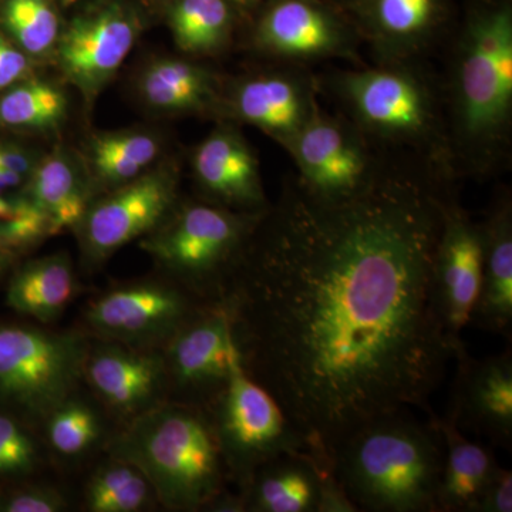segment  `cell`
Segmentation results:
<instances>
[{"instance_id":"1f68e13d","label":"cell","mask_w":512,"mask_h":512,"mask_svg":"<svg viewBox=\"0 0 512 512\" xmlns=\"http://www.w3.org/2000/svg\"><path fill=\"white\" fill-rule=\"evenodd\" d=\"M40 451L16 417L0 413V477L29 476L39 466Z\"/></svg>"},{"instance_id":"d6a6232c","label":"cell","mask_w":512,"mask_h":512,"mask_svg":"<svg viewBox=\"0 0 512 512\" xmlns=\"http://www.w3.org/2000/svg\"><path fill=\"white\" fill-rule=\"evenodd\" d=\"M49 235H53L50 221L28 195L18 197L15 214L9 220L0 221V248L8 254L35 245Z\"/></svg>"},{"instance_id":"8d00e7d4","label":"cell","mask_w":512,"mask_h":512,"mask_svg":"<svg viewBox=\"0 0 512 512\" xmlns=\"http://www.w3.org/2000/svg\"><path fill=\"white\" fill-rule=\"evenodd\" d=\"M26 56L0 37V90L12 86L28 73Z\"/></svg>"},{"instance_id":"f546056e","label":"cell","mask_w":512,"mask_h":512,"mask_svg":"<svg viewBox=\"0 0 512 512\" xmlns=\"http://www.w3.org/2000/svg\"><path fill=\"white\" fill-rule=\"evenodd\" d=\"M64 94L52 84L33 80L0 99V123L12 127L49 128L66 114Z\"/></svg>"},{"instance_id":"74e56055","label":"cell","mask_w":512,"mask_h":512,"mask_svg":"<svg viewBox=\"0 0 512 512\" xmlns=\"http://www.w3.org/2000/svg\"><path fill=\"white\" fill-rule=\"evenodd\" d=\"M318 512H357L355 504L350 501L333 471L323 481Z\"/></svg>"},{"instance_id":"9c48e42d","label":"cell","mask_w":512,"mask_h":512,"mask_svg":"<svg viewBox=\"0 0 512 512\" xmlns=\"http://www.w3.org/2000/svg\"><path fill=\"white\" fill-rule=\"evenodd\" d=\"M298 168V183L313 197L342 201L372 187L392 163L345 116L319 110L284 144Z\"/></svg>"},{"instance_id":"f35d334b","label":"cell","mask_w":512,"mask_h":512,"mask_svg":"<svg viewBox=\"0 0 512 512\" xmlns=\"http://www.w3.org/2000/svg\"><path fill=\"white\" fill-rule=\"evenodd\" d=\"M0 168L23 175L29 171L30 160L25 151L19 148L0 147Z\"/></svg>"},{"instance_id":"7bdbcfd3","label":"cell","mask_w":512,"mask_h":512,"mask_svg":"<svg viewBox=\"0 0 512 512\" xmlns=\"http://www.w3.org/2000/svg\"><path fill=\"white\" fill-rule=\"evenodd\" d=\"M6 255H8V252L3 251V249L0 248V274H2L3 269H5Z\"/></svg>"},{"instance_id":"d6986e66","label":"cell","mask_w":512,"mask_h":512,"mask_svg":"<svg viewBox=\"0 0 512 512\" xmlns=\"http://www.w3.org/2000/svg\"><path fill=\"white\" fill-rule=\"evenodd\" d=\"M136 25L119 10H104L70 23L57 56L66 76L82 92L96 94L130 53Z\"/></svg>"},{"instance_id":"7a4b0ae2","label":"cell","mask_w":512,"mask_h":512,"mask_svg":"<svg viewBox=\"0 0 512 512\" xmlns=\"http://www.w3.org/2000/svg\"><path fill=\"white\" fill-rule=\"evenodd\" d=\"M447 126L454 163L493 173L507 158L512 131V9L484 3L468 13L451 53Z\"/></svg>"},{"instance_id":"60d3db41","label":"cell","mask_w":512,"mask_h":512,"mask_svg":"<svg viewBox=\"0 0 512 512\" xmlns=\"http://www.w3.org/2000/svg\"><path fill=\"white\" fill-rule=\"evenodd\" d=\"M20 181H22V175L0 168V192H6L9 188L18 187Z\"/></svg>"},{"instance_id":"5b68a950","label":"cell","mask_w":512,"mask_h":512,"mask_svg":"<svg viewBox=\"0 0 512 512\" xmlns=\"http://www.w3.org/2000/svg\"><path fill=\"white\" fill-rule=\"evenodd\" d=\"M109 453L136 466L168 510H205L228 481L210 417L192 404L165 402L128 421Z\"/></svg>"},{"instance_id":"4dcf8cb0","label":"cell","mask_w":512,"mask_h":512,"mask_svg":"<svg viewBox=\"0 0 512 512\" xmlns=\"http://www.w3.org/2000/svg\"><path fill=\"white\" fill-rule=\"evenodd\" d=\"M5 23L19 45L32 55L52 49L59 36V20L46 0H8Z\"/></svg>"},{"instance_id":"3957f363","label":"cell","mask_w":512,"mask_h":512,"mask_svg":"<svg viewBox=\"0 0 512 512\" xmlns=\"http://www.w3.org/2000/svg\"><path fill=\"white\" fill-rule=\"evenodd\" d=\"M406 409L366 421L330 454L332 471L357 511L437 512L444 440Z\"/></svg>"},{"instance_id":"83f0119b","label":"cell","mask_w":512,"mask_h":512,"mask_svg":"<svg viewBox=\"0 0 512 512\" xmlns=\"http://www.w3.org/2000/svg\"><path fill=\"white\" fill-rule=\"evenodd\" d=\"M174 40L184 52L208 55L227 43L231 12L227 0H178L171 13Z\"/></svg>"},{"instance_id":"603a6c76","label":"cell","mask_w":512,"mask_h":512,"mask_svg":"<svg viewBox=\"0 0 512 512\" xmlns=\"http://www.w3.org/2000/svg\"><path fill=\"white\" fill-rule=\"evenodd\" d=\"M444 440V463L436 495L437 512H476L485 484L498 466L490 447L466 439L446 416H436Z\"/></svg>"},{"instance_id":"ab89813d","label":"cell","mask_w":512,"mask_h":512,"mask_svg":"<svg viewBox=\"0 0 512 512\" xmlns=\"http://www.w3.org/2000/svg\"><path fill=\"white\" fill-rule=\"evenodd\" d=\"M18 198L6 197L5 192H0V221L9 220L16 211Z\"/></svg>"},{"instance_id":"8fae6325","label":"cell","mask_w":512,"mask_h":512,"mask_svg":"<svg viewBox=\"0 0 512 512\" xmlns=\"http://www.w3.org/2000/svg\"><path fill=\"white\" fill-rule=\"evenodd\" d=\"M175 402L205 409L242 365L225 301L205 303L163 349Z\"/></svg>"},{"instance_id":"9a60e30c","label":"cell","mask_w":512,"mask_h":512,"mask_svg":"<svg viewBox=\"0 0 512 512\" xmlns=\"http://www.w3.org/2000/svg\"><path fill=\"white\" fill-rule=\"evenodd\" d=\"M357 30L322 0H272L255 28L262 52L291 63L353 57Z\"/></svg>"},{"instance_id":"d590c367","label":"cell","mask_w":512,"mask_h":512,"mask_svg":"<svg viewBox=\"0 0 512 512\" xmlns=\"http://www.w3.org/2000/svg\"><path fill=\"white\" fill-rule=\"evenodd\" d=\"M100 138L104 143L109 144L110 147L116 148L117 151L123 153L124 156L130 157L131 160L143 165L144 168L156 158L158 153L156 140L153 137L146 136V134H106V136H101Z\"/></svg>"},{"instance_id":"d4e9b609","label":"cell","mask_w":512,"mask_h":512,"mask_svg":"<svg viewBox=\"0 0 512 512\" xmlns=\"http://www.w3.org/2000/svg\"><path fill=\"white\" fill-rule=\"evenodd\" d=\"M141 93L157 109L197 111L214 103L217 86L204 67L181 60H161L144 73Z\"/></svg>"},{"instance_id":"e0dca14e","label":"cell","mask_w":512,"mask_h":512,"mask_svg":"<svg viewBox=\"0 0 512 512\" xmlns=\"http://www.w3.org/2000/svg\"><path fill=\"white\" fill-rule=\"evenodd\" d=\"M357 33L377 63L412 62L439 37L447 0H353Z\"/></svg>"},{"instance_id":"4fadbf2b","label":"cell","mask_w":512,"mask_h":512,"mask_svg":"<svg viewBox=\"0 0 512 512\" xmlns=\"http://www.w3.org/2000/svg\"><path fill=\"white\" fill-rule=\"evenodd\" d=\"M175 180L170 173L143 175L89 205L77 225L84 254L97 264L128 242L151 234L173 211Z\"/></svg>"},{"instance_id":"ba28073f","label":"cell","mask_w":512,"mask_h":512,"mask_svg":"<svg viewBox=\"0 0 512 512\" xmlns=\"http://www.w3.org/2000/svg\"><path fill=\"white\" fill-rule=\"evenodd\" d=\"M204 410L217 437L227 480L239 490L256 468L282 454L313 451L325 456L293 426L272 394L249 376L244 365L232 372L224 389Z\"/></svg>"},{"instance_id":"7c38bea8","label":"cell","mask_w":512,"mask_h":512,"mask_svg":"<svg viewBox=\"0 0 512 512\" xmlns=\"http://www.w3.org/2000/svg\"><path fill=\"white\" fill-rule=\"evenodd\" d=\"M481 279V228L461 207L453 190L443 204V220L433 261L437 315L453 355L464 345L463 330L476 306Z\"/></svg>"},{"instance_id":"f6af8a7d","label":"cell","mask_w":512,"mask_h":512,"mask_svg":"<svg viewBox=\"0 0 512 512\" xmlns=\"http://www.w3.org/2000/svg\"><path fill=\"white\" fill-rule=\"evenodd\" d=\"M339 2L346 3V5H352L353 0H339Z\"/></svg>"},{"instance_id":"f1b7e54d","label":"cell","mask_w":512,"mask_h":512,"mask_svg":"<svg viewBox=\"0 0 512 512\" xmlns=\"http://www.w3.org/2000/svg\"><path fill=\"white\" fill-rule=\"evenodd\" d=\"M46 441L57 456H86L103 439V421L94 406L72 394L43 421Z\"/></svg>"},{"instance_id":"cb8c5ba5","label":"cell","mask_w":512,"mask_h":512,"mask_svg":"<svg viewBox=\"0 0 512 512\" xmlns=\"http://www.w3.org/2000/svg\"><path fill=\"white\" fill-rule=\"evenodd\" d=\"M77 279L66 255L29 262L13 276L6 301L10 308L40 323L59 319L73 301Z\"/></svg>"},{"instance_id":"ffe728a7","label":"cell","mask_w":512,"mask_h":512,"mask_svg":"<svg viewBox=\"0 0 512 512\" xmlns=\"http://www.w3.org/2000/svg\"><path fill=\"white\" fill-rule=\"evenodd\" d=\"M194 170L211 204L251 214L268 210L258 161L237 131H214L195 151Z\"/></svg>"},{"instance_id":"30bf717a","label":"cell","mask_w":512,"mask_h":512,"mask_svg":"<svg viewBox=\"0 0 512 512\" xmlns=\"http://www.w3.org/2000/svg\"><path fill=\"white\" fill-rule=\"evenodd\" d=\"M202 305L174 282H136L109 289L87 303L84 328L97 339L163 350Z\"/></svg>"},{"instance_id":"484cf974","label":"cell","mask_w":512,"mask_h":512,"mask_svg":"<svg viewBox=\"0 0 512 512\" xmlns=\"http://www.w3.org/2000/svg\"><path fill=\"white\" fill-rule=\"evenodd\" d=\"M28 197L45 212L53 234L77 228L89 201L76 171L60 154L46 158L33 173Z\"/></svg>"},{"instance_id":"5bb4252c","label":"cell","mask_w":512,"mask_h":512,"mask_svg":"<svg viewBox=\"0 0 512 512\" xmlns=\"http://www.w3.org/2000/svg\"><path fill=\"white\" fill-rule=\"evenodd\" d=\"M456 376L444 416L491 447L512 450V350L485 359L468 353L466 343L454 352Z\"/></svg>"},{"instance_id":"ee69618b","label":"cell","mask_w":512,"mask_h":512,"mask_svg":"<svg viewBox=\"0 0 512 512\" xmlns=\"http://www.w3.org/2000/svg\"><path fill=\"white\" fill-rule=\"evenodd\" d=\"M64 3H66V5H72V3H76L77 0H63Z\"/></svg>"},{"instance_id":"8992f818","label":"cell","mask_w":512,"mask_h":512,"mask_svg":"<svg viewBox=\"0 0 512 512\" xmlns=\"http://www.w3.org/2000/svg\"><path fill=\"white\" fill-rule=\"evenodd\" d=\"M197 202L170 214L143 241L171 282L201 303L225 301L262 215Z\"/></svg>"},{"instance_id":"4316f807","label":"cell","mask_w":512,"mask_h":512,"mask_svg":"<svg viewBox=\"0 0 512 512\" xmlns=\"http://www.w3.org/2000/svg\"><path fill=\"white\" fill-rule=\"evenodd\" d=\"M84 500L92 512H138L158 503L147 477L133 464L114 457L94 471Z\"/></svg>"},{"instance_id":"b9f144b4","label":"cell","mask_w":512,"mask_h":512,"mask_svg":"<svg viewBox=\"0 0 512 512\" xmlns=\"http://www.w3.org/2000/svg\"><path fill=\"white\" fill-rule=\"evenodd\" d=\"M227 2L231 3V5L249 6L254 5V3L258 2V0H227Z\"/></svg>"},{"instance_id":"44dd1931","label":"cell","mask_w":512,"mask_h":512,"mask_svg":"<svg viewBox=\"0 0 512 512\" xmlns=\"http://www.w3.org/2000/svg\"><path fill=\"white\" fill-rule=\"evenodd\" d=\"M481 228V279L470 323L494 335L512 336V198H494Z\"/></svg>"},{"instance_id":"6da1fadb","label":"cell","mask_w":512,"mask_h":512,"mask_svg":"<svg viewBox=\"0 0 512 512\" xmlns=\"http://www.w3.org/2000/svg\"><path fill=\"white\" fill-rule=\"evenodd\" d=\"M450 191L423 164H392L342 201L289 178L232 278L242 365L329 458L366 421L431 410L453 359L433 296Z\"/></svg>"},{"instance_id":"ac0fdd59","label":"cell","mask_w":512,"mask_h":512,"mask_svg":"<svg viewBox=\"0 0 512 512\" xmlns=\"http://www.w3.org/2000/svg\"><path fill=\"white\" fill-rule=\"evenodd\" d=\"M231 109L282 146L320 110L315 80L291 66L242 80L232 92Z\"/></svg>"},{"instance_id":"e575fe53","label":"cell","mask_w":512,"mask_h":512,"mask_svg":"<svg viewBox=\"0 0 512 512\" xmlns=\"http://www.w3.org/2000/svg\"><path fill=\"white\" fill-rule=\"evenodd\" d=\"M512 511V473L498 464L485 484L476 512Z\"/></svg>"},{"instance_id":"277c9868","label":"cell","mask_w":512,"mask_h":512,"mask_svg":"<svg viewBox=\"0 0 512 512\" xmlns=\"http://www.w3.org/2000/svg\"><path fill=\"white\" fill-rule=\"evenodd\" d=\"M412 62L377 63L330 77L346 119L373 144L416 154L444 180L457 174L444 103L433 83Z\"/></svg>"},{"instance_id":"836d02e7","label":"cell","mask_w":512,"mask_h":512,"mask_svg":"<svg viewBox=\"0 0 512 512\" xmlns=\"http://www.w3.org/2000/svg\"><path fill=\"white\" fill-rule=\"evenodd\" d=\"M67 510L64 495L49 485H30L19 488L3 498L0 511L60 512Z\"/></svg>"},{"instance_id":"7402d4cb","label":"cell","mask_w":512,"mask_h":512,"mask_svg":"<svg viewBox=\"0 0 512 512\" xmlns=\"http://www.w3.org/2000/svg\"><path fill=\"white\" fill-rule=\"evenodd\" d=\"M328 457L313 451L286 453L256 468L239 490L249 512H318Z\"/></svg>"},{"instance_id":"52a82bcc","label":"cell","mask_w":512,"mask_h":512,"mask_svg":"<svg viewBox=\"0 0 512 512\" xmlns=\"http://www.w3.org/2000/svg\"><path fill=\"white\" fill-rule=\"evenodd\" d=\"M87 333L0 325V400L43 423L83 382Z\"/></svg>"},{"instance_id":"2e32d148","label":"cell","mask_w":512,"mask_h":512,"mask_svg":"<svg viewBox=\"0 0 512 512\" xmlns=\"http://www.w3.org/2000/svg\"><path fill=\"white\" fill-rule=\"evenodd\" d=\"M83 380L110 412L131 421L167 402L170 393L163 350L101 340L90 343Z\"/></svg>"}]
</instances>
